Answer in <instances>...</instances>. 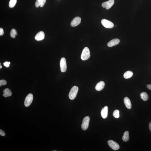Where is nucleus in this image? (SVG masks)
<instances>
[{"label":"nucleus","mask_w":151,"mask_h":151,"mask_svg":"<svg viewBox=\"0 0 151 151\" xmlns=\"http://www.w3.org/2000/svg\"><path fill=\"white\" fill-rule=\"evenodd\" d=\"M90 52L89 48L87 47H85L82 52L81 59L83 61H86L90 58Z\"/></svg>","instance_id":"f257e3e1"},{"label":"nucleus","mask_w":151,"mask_h":151,"mask_svg":"<svg viewBox=\"0 0 151 151\" xmlns=\"http://www.w3.org/2000/svg\"><path fill=\"white\" fill-rule=\"evenodd\" d=\"M78 91V88L76 86H74L71 89L69 95L71 100L74 99L77 96Z\"/></svg>","instance_id":"f03ea898"},{"label":"nucleus","mask_w":151,"mask_h":151,"mask_svg":"<svg viewBox=\"0 0 151 151\" xmlns=\"http://www.w3.org/2000/svg\"><path fill=\"white\" fill-rule=\"evenodd\" d=\"M90 118L89 116H86L83 120L82 124H81V128L84 130H87L89 127Z\"/></svg>","instance_id":"7ed1b4c3"},{"label":"nucleus","mask_w":151,"mask_h":151,"mask_svg":"<svg viewBox=\"0 0 151 151\" xmlns=\"http://www.w3.org/2000/svg\"><path fill=\"white\" fill-rule=\"evenodd\" d=\"M33 98V95L31 93L29 94L25 98L24 105L26 107H28L31 104Z\"/></svg>","instance_id":"20e7f679"},{"label":"nucleus","mask_w":151,"mask_h":151,"mask_svg":"<svg viewBox=\"0 0 151 151\" xmlns=\"http://www.w3.org/2000/svg\"><path fill=\"white\" fill-rule=\"evenodd\" d=\"M101 23L102 25L106 28H112L114 27L113 23L107 19H102L101 21Z\"/></svg>","instance_id":"39448f33"},{"label":"nucleus","mask_w":151,"mask_h":151,"mask_svg":"<svg viewBox=\"0 0 151 151\" xmlns=\"http://www.w3.org/2000/svg\"><path fill=\"white\" fill-rule=\"evenodd\" d=\"M60 66L61 71L63 73L65 72L67 70V61L65 58H61L60 61Z\"/></svg>","instance_id":"423d86ee"},{"label":"nucleus","mask_w":151,"mask_h":151,"mask_svg":"<svg viewBox=\"0 0 151 151\" xmlns=\"http://www.w3.org/2000/svg\"><path fill=\"white\" fill-rule=\"evenodd\" d=\"M107 143L109 146L114 150H117L120 148V146L118 143L112 140H109Z\"/></svg>","instance_id":"0eeeda50"},{"label":"nucleus","mask_w":151,"mask_h":151,"mask_svg":"<svg viewBox=\"0 0 151 151\" xmlns=\"http://www.w3.org/2000/svg\"><path fill=\"white\" fill-rule=\"evenodd\" d=\"M114 0H109L108 1L103 3L102 4V7L106 8L107 10L110 9L114 4Z\"/></svg>","instance_id":"6e6552de"},{"label":"nucleus","mask_w":151,"mask_h":151,"mask_svg":"<svg viewBox=\"0 0 151 151\" xmlns=\"http://www.w3.org/2000/svg\"><path fill=\"white\" fill-rule=\"evenodd\" d=\"M81 19L80 18L77 17L74 18L71 22V25L72 27H76L79 25L81 22Z\"/></svg>","instance_id":"1a4fd4ad"},{"label":"nucleus","mask_w":151,"mask_h":151,"mask_svg":"<svg viewBox=\"0 0 151 151\" xmlns=\"http://www.w3.org/2000/svg\"><path fill=\"white\" fill-rule=\"evenodd\" d=\"M45 35L44 32L42 31H40L37 34L35 37V39L37 41L42 40L44 38Z\"/></svg>","instance_id":"9d476101"},{"label":"nucleus","mask_w":151,"mask_h":151,"mask_svg":"<svg viewBox=\"0 0 151 151\" xmlns=\"http://www.w3.org/2000/svg\"><path fill=\"white\" fill-rule=\"evenodd\" d=\"M120 42V40L118 39H112L107 44V46L109 47H113L119 44Z\"/></svg>","instance_id":"9b49d317"},{"label":"nucleus","mask_w":151,"mask_h":151,"mask_svg":"<svg viewBox=\"0 0 151 151\" xmlns=\"http://www.w3.org/2000/svg\"><path fill=\"white\" fill-rule=\"evenodd\" d=\"M105 83L104 81H101L98 83L95 86V89L98 91H99L103 90L104 87Z\"/></svg>","instance_id":"f8f14e48"},{"label":"nucleus","mask_w":151,"mask_h":151,"mask_svg":"<svg viewBox=\"0 0 151 151\" xmlns=\"http://www.w3.org/2000/svg\"><path fill=\"white\" fill-rule=\"evenodd\" d=\"M124 102L126 107L128 109H130L131 108L132 104L130 99L127 97L124 98Z\"/></svg>","instance_id":"ddd939ff"},{"label":"nucleus","mask_w":151,"mask_h":151,"mask_svg":"<svg viewBox=\"0 0 151 151\" xmlns=\"http://www.w3.org/2000/svg\"><path fill=\"white\" fill-rule=\"evenodd\" d=\"M108 114V107L107 106L104 107L102 110L101 115L102 117L104 119L107 118Z\"/></svg>","instance_id":"4468645a"},{"label":"nucleus","mask_w":151,"mask_h":151,"mask_svg":"<svg viewBox=\"0 0 151 151\" xmlns=\"http://www.w3.org/2000/svg\"><path fill=\"white\" fill-rule=\"evenodd\" d=\"M46 2V0H36L35 2V5L37 8L40 6L41 7H43Z\"/></svg>","instance_id":"2eb2a0df"},{"label":"nucleus","mask_w":151,"mask_h":151,"mask_svg":"<svg viewBox=\"0 0 151 151\" xmlns=\"http://www.w3.org/2000/svg\"><path fill=\"white\" fill-rule=\"evenodd\" d=\"M4 93L3 94V96L5 98L11 96L12 93L10 89L6 88L4 91Z\"/></svg>","instance_id":"dca6fc26"},{"label":"nucleus","mask_w":151,"mask_h":151,"mask_svg":"<svg viewBox=\"0 0 151 151\" xmlns=\"http://www.w3.org/2000/svg\"><path fill=\"white\" fill-rule=\"evenodd\" d=\"M122 140L125 142H127L129 140V132L128 131H126L124 133V135L122 137Z\"/></svg>","instance_id":"f3484780"},{"label":"nucleus","mask_w":151,"mask_h":151,"mask_svg":"<svg viewBox=\"0 0 151 151\" xmlns=\"http://www.w3.org/2000/svg\"><path fill=\"white\" fill-rule=\"evenodd\" d=\"M133 75V72L131 71H128L124 73V76L125 78L127 79L131 77Z\"/></svg>","instance_id":"a211bd4d"},{"label":"nucleus","mask_w":151,"mask_h":151,"mask_svg":"<svg viewBox=\"0 0 151 151\" xmlns=\"http://www.w3.org/2000/svg\"><path fill=\"white\" fill-rule=\"evenodd\" d=\"M141 99L144 101H147L148 99V95L146 92H143L141 94Z\"/></svg>","instance_id":"6ab92c4d"},{"label":"nucleus","mask_w":151,"mask_h":151,"mask_svg":"<svg viewBox=\"0 0 151 151\" xmlns=\"http://www.w3.org/2000/svg\"><path fill=\"white\" fill-rule=\"evenodd\" d=\"M18 33L17 31L15 29H12L11 31L10 35L12 38H14L15 36L17 35Z\"/></svg>","instance_id":"aec40b11"},{"label":"nucleus","mask_w":151,"mask_h":151,"mask_svg":"<svg viewBox=\"0 0 151 151\" xmlns=\"http://www.w3.org/2000/svg\"><path fill=\"white\" fill-rule=\"evenodd\" d=\"M17 0H10L9 2V6L10 8H13L16 4Z\"/></svg>","instance_id":"412c9836"},{"label":"nucleus","mask_w":151,"mask_h":151,"mask_svg":"<svg viewBox=\"0 0 151 151\" xmlns=\"http://www.w3.org/2000/svg\"><path fill=\"white\" fill-rule=\"evenodd\" d=\"M113 115L115 118H118L119 117V111L118 110H115L113 112Z\"/></svg>","instance_id":"4be33fe9"},{"label":"nucleus","mask_w":151,"mask_h":151,"mask_svg":"<svg viewBox=\"0 0 151 151\" xmlns=\"http://www.w3.org/2000/svg\"><path fill=\"white\" fill-rule=\"evenodd\" d=\"M7 81L4 80H0V87L2 85H6L7 84Z\"/></svg>","instance_id":"5701e85b"},{"label":"nucleus","mask_w":151,"mask_h":151,"mask_svg":"<svg viewBox=\"0 0 151 151\" xmlns=\"http://www.w3.org/2000/svg\"><path fill=\"white\" fill-rule=\"evenodd\" d=\"M0 135L1 136H4L5 135V133L4 131L2 130H0Z\"/></svg>","instance_id":"b1692460"},{"label":"nucleus","mask_w":151,"mask_h":151,"mask_svg":"<svg viewBox=\"0 0 151 151\" xmlns=\"http://www.w3.org/2000/svg\"><path fill=\"white\" fill-rule=\"evenodd\" d=\"M10 64L8 62L6 61L4 63V65L6 67H9L10 66Z\"/></svg>","instance_id":"393cba45"},{"label":"nucleus","mask_w":151,"mask_h":151,"mask_svg":"<svg viewBox=\"0 0 151 151\" xmlns=\"http://www.w3.org/2000/svg\"><path fill=\"white\" fill-rule=\"evenodd\" d=\"M4 30L3 29L1 28H0V36H2L4 34Z\"/></svg>","instance_id":"a878e982"},{"label":"nucleus","mask_w":151,"mask_h":151,"mask_svg":"<svg viewBox=\"0 0 151 151\" xmlns=\"http://www.w3.org/2000/svg\"><path fill=\"white\" fill-rule=\"evenodd\" d=\"M147 89H148L151 90V84H149L147 85Z\"/></svg>","instance_id":"bb28decb"},{"label":"nucleus","mask_w":151,"mask_h":151,"mask_svg":"<svg viewBox=\"0 0 151 151\" xmlns=\"http://www.w3.org/2000/svg\"><path fill=\"white\" fill-rule=\"evenodd\" d=\"M149 130H150V131H151V122L149 124Z\"/></svg>","instance_id":"cd10ccee"},{"label":"nucleus","mask_w":151,"mask_h":151,"mask_svg":"<svg viewBox=\"0 0 151 151\" xmlns=\"http://www.w3.org/2000/svg\"><path fill=\"white\" fill-rule=\"evenodd\" d=\"M0 68L1 69L2 68V66L1 65V63H0Z\"/></svg>","instance_id":"c85d7f7f"}]
</instances>
